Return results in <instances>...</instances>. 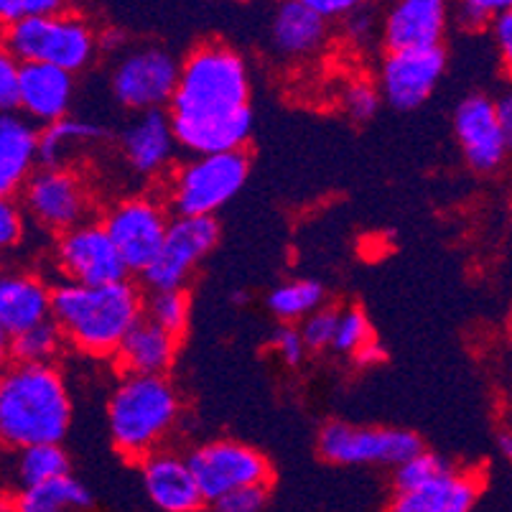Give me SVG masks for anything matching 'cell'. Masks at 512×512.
<instances>
[{"instance_id": "cell-13", "label": "cell", "mask_w": 512, "mask_h": 512, "mask_svg": "<svg viewBox=\"0 0 512 512\" xmlns=\"http://www.w3.org/2000/svg\"><path fill=\"white\" fill-rule=\"evenodd\" d=\"M169 212V204L158 202L153 197H143V194L120 199L107 209L102 225L113 235L130 273L141 276L153 263V258L164 245L166 232H169Z\"/></svg>"}, {"instance_id": "cell-14", "label": "cell", "mask_w": 512, "mask_h": 512, "mask_svg": "<svg viewBox=\"0 0 512 512\" xmlns=\"http://www.w3.org/2000/svg\"><path fill=\"white\" fill-rule=\"evenodd\" d=\"M444 69V46L388 49L383 64H380V74H377V87L390 107L408 113L434 95L439 79L444 77Z\"/></svg>"}, {"instance_id": "cell-30", "label": "cell", "mask_w": 512, "mask_h": 512, "mask_svg": "<svg viewBox=\"0 0 512 512\" xmlns=\"http://www.w3.org/2000/svg\"><path fill=\"white\" fill-rule=\"evenodd\" d=\"M189 314H192V301L186 288H158L146 293L143 316L156 321L158 327L181 339L189 329Z\"/></svg>"}, {"instance_id": "cell-26", "label": "cell", "mask_w": 512, "mask_h": 512, "mask_svg": "<svg viewBox=\"0 0 512 512\" xmlns=\"http://www.w3.org/2000/svg\"><path fill=\"white\" fill-rule=\"evenodd\" d=\"M105 133L107 130L95 120L72 118V115L57 120V123L41 125V166H69L79 148L102 141Z\"/></svg>"}, {"instance_id": "cell-37", "label": "cell", "mask_w": 512, "mask_h": 512, "mask_svg": "<svg viewBox=\"0 0 512 512\" xmlns=\"http://www.w3.org/2000/svg\"><path fill=\"white\" fill-rule=\"evenodd\" d=\"M271 487L273 484H248L217 500L212 507L220 512H258L271 500Z\"/></svg>"}, {"instance_id": "cell-8", "label": "cell", "mask_w": 512, "mask_h": 512, "mask_svg": "<svg viewBox=\"0 0 512 512\" xmlns=\"http://www.w3.org/2000/svg\"><path fill=\"white\" fill-rule=\"evenodd\" d=\"M18 197L36 225L57 235L87 222L92 207L90 189L72 166H39Z\"/></svg>"}, {"instance_id": "cell-39", "label": "cell", "mask_w": 512, "mask_h": 512, "mask_svg": "<svg viewBox=\"0 0 512 512\" xmlns=\"http://www.w3.org/2000/svg\"><path fill=\"white\" fill-rule=\"evenodd\" d=\"M21 105V62L3 51L0 57V107L3 113L18 110Z\"/></svg>"}, {"instance_id": "cell-41", "label": "cell", "mask_w": 512, "mask_h": 512, "mask_svg": "<svg viewBox=\"0 0 512 512\" xmlns=\"http://www.w3.org/2000/svg\"><path fill=\"white\" fill-rule=\"evenodd\" d=\"M492 26V39H495L497 57H500L502 69H505L507 77L512 79V8H505L502 13H497Z\"/></svg>"}, {"instance_id": "cell-27", "label": "cell", "mask_w": 512, "mask_h": 512, "mask_svg": "<svg viewBox=\"0 0 512 512\" xmlns=\"http://www.w3.org/2000/svg\"><path fill=\"white\" fill-rule=\"evenodd\" d=\"M69 472V454L62 449L59 441H46V444H31L11 449V469H8V482L13 492L34 487L51 477Z\"/></svg>"}, {"instance_id": "cell-15", "label": "cell", "mask_w": 512, "mask_h": 512, "mask_svg": "<svg viewBox=\"0 0 512 512\" xmlns=\"http://www.w3.org/2000/svg\"><path fill=\"white\" fill-rule=\"evenodd\" d=\"M454 136L462 148L464 161L479 174H495L510 153L497 102L479 92L467 95L456 105Z\"/></svg>"}, {"instance_id": "cell-5", "label": "cell", "mask_w": 512, "mask_h": 512, "mask_svg": "<svg viewBox=\"0 0 512 512\" xmlns=\"http://www.w3.org/2000/svg\"><path fill=\"white\" fill-rule=\"evenodd\" d=\"M3 51L18 62L57 64L67 72H85L100 51V31L74 11L21 18L3 26Z\"/></svg>"}, {"instance_id": "cell-35", "label": "cell", "mask_w": 512, "mask_h": 512, "mask_svg": "<svg viewBox=\"0 0 512 512\" xmlns=\"http://www.w3.org/2000/svg\"><path fill=\"white\" fill-rule=\"evenodd\" d=\"M271 349L278 355V360L288 367H296L304 362L306 352V339L301 334V327L291 324V321H281L271 334Z\"/></svg>"}, {"instance_id": "cell-19", "label": "cell", "mask_w": 512, "mask_h": 512, "mask_svg": "<svg viewBox=\"0 0 512 512\" xmlns=\"http://www.w3.org/2000/svg\"><path fill=\"white\" fill-rule=\"evenodd\" d=\"M74 100V74L57 64L21 62V110L39 125L67 118Z\"/></svg>"}, {"instance_id": "cell-29", "label": "cell", "mask_w": 512, "mask_h": 512, "mask_svg": "<svg viewBox=\"0 0 512 512\" xmlns=\"http://www.w3.org/2000/svg\"><path fill=\"white\" fill-rule=\"evenodd\" d=\"M324 286L309 278H299V281H286L281 286H276L268 296V309L276 316L278 321H304L311 311L321 309L324 306Z\"/></svg>"}, {"instance_id": "cell-9", "label": "cell", "mask_w": 512, "mask_h": 512, "mask_svg": "<svg viewBox=\"0 0 512 512\" xmlns=\"http://www.w3.org/2000/svg\"><path fill=\"white\" fill-rule=\"evenodd\" d=\"M220 242V225L214 220V214H176L171 220L166 240L141 273L148 291L158 288H186L192 281L197 265L217 248Z\"/></svg>"}, {"instance_id": "cell-40", "label": "cell", "mask_w": 512, "mask_h": 512, "mask_svg": "<svg viewBox=\"0 0 512 512\" xmlns=\"http://www.w3.org/2000/svg\"><path fill=\"white\" fill-rule=\"evenodd\" d=\"M67 0H0V21L3 26L16 23L21 18L46 16V13L62 11Z\"/></svg>"}, {"instance_id": "cell-10", "label": "cell", "mask_w": 512, "mask_h": 512, "mask_svg": "<svg viewBox=\"0 0 512 512\" xmlns=\"http://www.w3.org/2000/svg\"><path fill=\"white\" fill-rule=\"evenodd\" d=\"M189 464L209 507L248 484H273L268 456L235 439H217L197 446L189 454Z\"/></svg>"}, {"instance_id": "cell-17", "label": "cell", "mask_w": 512, "mask_h": 512, "mask_svg": "<svg viewBox=\"0 0 512 512\" xmlns=\"http://www.w3.org/2000/svg\"><path fill=\"white\" fill-rule=\"evenodd\" d=\"M176 146L179 141H176L166 107L136 113V118L125 125L123 138H120V151L125 161L141 176L164 174L166 166L174 161Z\"/></svg>"}, {"instance_id": "cell-7", "label": "cell", "mask_w": 512, "mask_h": 512, "mask_svg": "<svg viewBox=\"0 0 512 512\" xmlns=\"http://www.w3.org/2000/svg\"><path fill=\"white\" fill-rule=\"evenodd\" d=\"M316 449L324 462L337 467H398L423 449L421 439L406 428L352 426L329 421L319 431Z\"/></svg>"}, {"instance_id": "cell-25", "label": "cell", "mask_w": 512, "mask_h": 512, "mask_svg": "<svg viewBox=\"0 0 512 512\" xmlns=\"http://www.w3.org/2000/svg\"><path fill=\"white\" fill-rule=\"evenodd\" d=\"M90 505V490L69 472L8 495V507L18 512H72L87 510Z\"/></svg>"}, {"instance_id": "cell-22", "label": "cell", "mask_w": 512, "mask_h": 512, "mask_svg": "<svg viewBox=\"0 0 512 512\" xmlns=\"http://www.w3.org/2000/svg\"><path fill=\"white\" fill-rule=\"evenodd\" d=\"M54 286L31 273H8L0 283V337H13L51 319Z\"/></svg>"}, {"instance_id": "cell-46", "label": "cell", "mask_w": 512, "mask_h": 512, "mask_svg": "<svg viewBox=\"0 0 512 512\" xmlns=\"http://www.w3.org/2000/svg\"><path fill=\"white\" fill-rule=\"evenodd\" d=\"M123 44V36L118 31H102L100 34V51H115Z\"/></svg>"}, {"instance_id": "cell-42", "label": "cell", "mask_w": 512, "mask_h": 512, "mask_svg": "<svg viewBox=\"0 0 512 512\" xmlns=\"http://www.w3.org/2000/svg\"><path fill=\"white\" fill-rule=\"evenodd\" d=\"M306 3L311 8H316L321 16H327L329 21H334V18H347L357 8H365L367 0H306Z\"/></svg>"}, {"instance_id": "cell-36", "label": "cell", "mask_w": 512, "mask_h": 512, "mask_svg": "<svg viewBox=\"0 0 512 512\" xmlns=\"http://www.w3.org/2000/svg\"><path fill=\"white\" fill-rule=\"evenodd\" d=\"M505 8H512V0H456L459 23L469 31L484 29Z\"/></svg>"}, {"instance_id": "cell-47", "label": "cell", "mask_w": 512, "mask_h": 512, "mask_svg": "<svg viewBox=\"0 0 512 512\" xmlns=\"http://www.w3.org/2000/svg\"><path fill=\"white\" fill-rule=\"evenodd\" d=\"M497 446H500L502 456H505L507 462L512 464V431H505V434H500V439H497Z\"/></svg>"}, {"instance_id": "cell-3", "label": "cell", "mask_w": 512, "mask_h": 512, "mask_svg": "<svg viewBox=\"0 0 512 512\" xmlns=\"http://www.w3.org/2000/svg\"><path fill=\"white\" fill-rule=\"evenodd\" d=\"M72 423V398L54 362H8L0 377V436L8 449L59 441Z\"/></svg>"}, {"instance_id": "cell-4", "label": "cell", "mask_w": 512, "mask_h": 512, "mask_svg": "<svg viewBox=\"0 0 512 512\" xmlns=\"http://www.w3.org/2000/svg\"><path fill=\"white\" fill-rule=\"evenodd\" d=\"M179 416V393L166 375H123L107 400L110 441L136 464L164 446Z\"/></svg>"}, {"instance_id": "cell-16", "label": "cell", "mask_w": 512, "mask_h": 512, "mask_svg": "<svg viewBox=\"0 0 512 512\" xmlns=\"http://www.w3.org/2000/svg\"><path fill=\"white\" fill-rule=\"evenodd\" d=\"M143 490L153 507L164 512H197L207 507L189 456L158 449L141 464Z\"/></svg>"}, {"instance_id": "cell-34", "label": "cell", "mask_w": 512, "mask_h": 512, "mask_svg": "<svg viewBox=\"0 0 512 512\" xmlns=\"http://www.w3.org/2000/svg\"><path fill=\"white\" fill-rule=\"evenodd\" d=\"M339 311L337 309H316L301 321V334L306 339V347L311 352H321V349L334 347V337H337Z\"/></svg>"}, {"instance_id": "cell-18", "label": "cell", "mask_w": 512, "mask_h": 512, "mask_svg": "<svg viewBox=\"0 0 512 512\" xmlns=\"http://www.w3.org/2000/svg\"><path fill=\"white\" fill-rule=\"evenodd\" d=\"M449 26V0H395L383 21L385 49L441 46Z\"/></svg>"}, {"instance_id": "cell-12", "label": "cell", "mask_w": 512, "mask_h": 512, "mask_svg": "<svg viewBox=\"0 0 512 512\" xmlns=\"http://www.w3.org/2000/svg\"><path fill=\"white\" fill-rule=\"evenodd\" d=\"M54 260L64 281L102 286L125 281L130 268L102 222H82L57 237Z\"/></svg>"}, {"instance_id": "cell-21", "label": "cell", "mask_w": 512, "mask_h": 512, "mask_svg": "<svg viewBox=\"0 0 512 512\" xmlns=\"http://www.w3.org/2000/svg\"><path fill=\"white\" fill-rule=\"evenodd\" d=\"M329 18L321 16L306 0H283L271 21V44L278 57L306 59L324 46Z\"/></svg>"}, {"instance_id": "cell-1", "label": "cell", "mask_w": 512, "mask_h": 512, "mask_svg": "<svg viewBox=\"0 0 512 512\" xmlns=\"http://www.w3.org/2000/svg\"><path fill=\"white\" fill-rule=\"evenodd\" d=\"M166 110L176 141L192 156L245 148L253 133V110L250 72L240 51L222 41L189 51Z\"/></svg>"}, {"instance_id": "cell-48", "label": "cell", "mask_w": 512, "mask_h": 512, "mask_svg": "<svg viewBox=\"0 0 512 512\" xmlns=\"http://www.w3.org/2000/svg\"><path fill=\"white\" fill-rule=\"evenodd\" d=\"M67 3H72V6H79V3H87V0H67Z\"/></svg>"}, {"instance_id": "cell-45", "label": "cell", "mask_w": 512, "mask_h": 512, "mask_svg": "<svg viewBox=\"0 0 512 512\" xmlns=\"http://www.w3.org/2000/svg\"><path fill=\"white\" fill-rule=\"evenodd\" d=\"M497 113H500L502 130H505L507 146H510V153H512V92L497 100Z\"/></svg>"}, {"instance_id": "cell-2", "label": "cell", "mask_w": 512, "mask_h": 512, "mask_svg": "<svg viewBox=\"0 0 512 512\" xmlns=\"http://www.w3.org/2000/svg\"><path fill=\"white\" fill-rule=\"evenodd\" d=\"M146 293L125 281L87 286L62 281L54 286L51 319L62 329L67 347L87 357H115L125 334L143 319Z\"/></svg>"}, {"instance_id": "cell-24", "label": "cell", "mask_w": 512, "mask_h": 512, "mask_svg": "<svg viewBox=\"0 0 512 512\" xmlns=\"http://www.w3.org/2000/svg\"><path fill=\"white\" fill-rule=\"evenodd\" d=\"M179 342L181 339L143 316L136 327L125 334L113 360L123 375H166L174 367Z\"/></svg>"}, {"instance_id": "cell-31", "label": "cell", "mask_w": 512, "mask_h": 512, "mask_svg": "<svg viewBox=\"0 0 512 512\" xmlns=\"http://www.w3.org/2000/svg\"><path fill=\"white\" fill-rule=\"evenodd\" d=\"M449 469L451 464L446 462V459L421 449L418 454H413L411 459H406V462H400L398 467H393V477H390L393 495L421 490L423 484H428L431 479L439 477V474L449 472Z\"/></svg>"}, {"instance_id": "cell-6", "label": "cell", "mask_w": 512, "mask_h": 512, "mask_svg": "<svg viewBox=\"0 0 512 512\" xmlns=\"http://www.w3.org/2000/svg\"><path fill=\"white\" fill-rule=\"evenodd\" d=\"M250 176L245 148L199 153L181 164L166 184V204L174 214H214L240 194Z\"/></svg>"}, {"instance_id": "cell-23", "label": "cell", "mask_w": 512, "mask_h": 512, "mask_svg": "<svg viewBox=\"0 0 512 512\" xmlns=\"http://www.w3.org/2000/svg\"><path fill=\"white\" fill-rule=\"evenodd\" d=\"M482 497V477L474 472H459L451 467L421 490L393 495L390 507L395 512H467Z\"/></svg>"}, {"instance_id": "cell-33", "label": "cell", "mask_w": 512, "mask_h": 512, "mask_svg": "<svg viewBox=\"0 0 512 512\" xmlns=\"http://www.w3.org/2000/svg\"><path fill=\"white\" fill-rule=\"evenodd\" d=\"M375 337L370 327V319L365 316L362 309H344L339 311V324H337V337H334V347L342 355H355L362 344H367Z\"/></svg>"}, {"instance_id": "cell-28", "label": "cell", "mask_w": 512, "mask_h": 512, "mask_svg": "<svg viewBox=\"0 0 512 512\" xmlns=\"http://www.w3.org/2000/svg\"><path fill=\"white\" fill-rule=\"evenodd\" d=\"M64 347H67V339L59 324L54 319H46L26 332L3 339V357L6 362H18V365H44V362L57 360Z\"/></svg>"}, {"instance_id": "cell-20", "label": "cell", "mask_w": 512, "mask_h": 512, "mask_svg": "<svg viewBox=\"0 0 512 512\" xmlns=\"http://www.w3.org/2000/svg\"><path fill=\"white\" fill-rule=\"evenodd\" d=\"M41 125L11 110L0 118V194L16 197L41 166Z\"/></svg>"}, {"instance_id": "cell-44", "label": "cell", "mask_w": 512, "mask_h": 512, "mask_svg": "<svg viewBox=\"0 0 512 512\" xmlns=\"http://www.w3.org/2000/svg\"><path fill=\"white\" fill-rule=\"evenodd\" d=\"M385 357H388L385 347L372 337L370 342L362 344V347L357 349L355 355H352V360H355L360 367H375V365H383Z\"/></svg>"}, {"instance_id": "cell-38", "label": "cell", "mask_w": 512, "mask_h": 512, "mask_svg": "<svg viewBox=\"0 0 512 512\" xmlns=\"http://www.w3.org/2000/svg\"><path fill=\"white\" fill-rule=\"evenodd\" d=\"M26 209L21 202H16L13 197H3L0 202V245L3 250L16 248L18 242L23 240V232H26Z\"/></svg>"}, {"instance_id": "cell-43", "label": "cell", "mask_w": 512, "mask_h": 512, "mask_svg": "<svg viewBox=\"0 0 512 512\" xmlns=\"http://www.w3.org/2000/svg\"><path fill=\"white\" fill-rule=\"evenodd\" d=\"M372 31H375V18H372L370 13L365 11V8H357L355 13H349V16H347V34L352 36L357 44H362V41L370 39Z\"/></svg>"}, {"instance_id": "cell-11", "label": "cell", "mask_w": 512, "mask_h": 512, "mask_svg": "<svg viewBox=\"0 0 512 512\" xmlns=\"http://www.w3.org/2000/svg\"><path fill=\"white\" fill-rule=\"evenodd\" d=\"M181 62L166 49H133L118 59L110 74V90L130 113L169 107L179 85Z\"/></svg>"}, {"instance_id": "cell-32", "label": "cell", "mask_w": 512, "mask_h": 512, "mask_svg": "<svg viewBox=\"0 0 512 512\" xmlns=\"http://www.w3.org/2000/svg\"><path fill=\"white\" fill-rule=\"evenodd\" d=\"M380 100H383V92L377 85H372L370 79H352L342 90V110L355 123H367L375 118L380 110Z\"/></svg>"}]
</instances>
